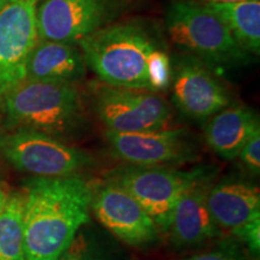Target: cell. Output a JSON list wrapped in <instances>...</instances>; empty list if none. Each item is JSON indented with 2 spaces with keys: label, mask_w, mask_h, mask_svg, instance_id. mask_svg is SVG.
Wrapping results in <instances>:
<instances>
[{
  "label": "cell",
  "mask_w": 260,
  "mask_h": 260,
  "mask_svg": "<svg viewBox=\"0 0 260 260\" xmlns=\"http://www.w3.org/2000/svg\"><path fill=\"white\" fill-rule=\"evenodd\" d=\"M211 188L209 176L194 184L181 197L172 211L170 226L171 240L178 247L195 246L219 234L207 205Z\"/></svg>",
  "instance_id": "obj_13"
},
{
  "label": "cell",
  "mask_w": 260,
  "mask_h": 260,
  "mask_svg": "<svg viewBox=\"0 0 260 260\" xmlns=\"http://www.w3.org/2000/svg\"><path fill=\"white\" fill-rule=\"evenodd\" d=\"M10 129L25 128L60 139L82 123L80 90L71 83L27 81L0 100Z\"/></svg>",
  "instance_id": "obj_3"
},
{
  "label": "cell",
  "mask_w": 260,
  "mask_h": 260,
  "mask_svg": "<svg viewBox=\"0 0 260 260\" xmlns=\"http://www.w3.org/2000/svg\"><path fill=\"white\" fill-rule=\"evenodd\" d=\"M243 165L254 175L260 172V126L256 128L243 146L239 157Z\"/></svg>",
  "instance_id": "obj_20"
},
{
  "label": "cell",
  "mask_w": 260,
  "mask_h": 260,
  "mask_svg": "<svg viewBox=\"0 0 260 260\" xmlns=\"http://www.w3.org/2000/svg\"><path fill=\"white\" fill-rule=\"evenodd\" d=\"M39 0H12L0 10V100L25 81L29 54L39 40Z\"/></svg>",
  "instance_id": "obj_9"
},
{
  "label": "cell",
  "mask_w": 260,
  "mask_h": 260,
  "mask_svg": "<svg viewBox=\"0 0 260 260\" xmlns=\"http://www.w3.org/2000/svg\"><path fill=\"white\" fill-rule=\"evenodd\" d=\"M93 188L82 177H31L25 181V260H57L89 222Z\"/></svg>",
  "instance_id": "obj_2"
},
{
  "label": "cell",
  "mask_w": 260,
  "mask_h": 260,
  "mask_svg": "<svg viewBox=\"0 0 260 260\" xmlns=\"http://www.w3.org/2000/svg\"><path fill=\"white\" fill-rule=\"evenodd\" d=\"M111 10L110 0H42L37 6L39 40L77 44L103 28Z\"/></svg>",
  "instance_id": "obj_11"
},
{
  "label": "cell",
  "mask_w": 260,
  "mask_h": 260,
  "mask_svg": "<svg viewBox=\"0 0 260 260\" xmlns=\"http://www.w3.org/2000/svg\"><path fill=\"white\" fill-rule=\"evenodd\" d=\"M87 67L107 86L159 93L170 86L169 54L138 22L100 28L77 42Z\"/></svg>",
  "instance_id": "obj_1"
},
{
  "label": "cell",
  "mask_w": 260,
  "mask_h": 260,
  "mask_svg": "<svg viewBox=\"0 0 260 260\" xmlns=\"http://www.w3.org/2000/svg\"><path fill=\"white\" fill-rule=\"evenodd\" d=\"M255 113L246 106H226L211 117L205 138L209 147L220 158L233 160L252 133L259 128Z\"/></svg>",
  "instance_id": "obj_16"
},
{
  "label": "cell",
  "mask_w": 260,
  "mask_h": 260,
  "mask_svg": "<svg viewBox=\"0 0 260 260\" xmlns=\"http://www.w3.org/2000/svg\"><path fill=\"white\" fill-rule=\"evenodd\" d=\"M233 233L246 243L253 254H259L260 249V218L236 228Z\"/></svg>",
  "instance_id": "obj_21"
},
{
  "label": "cell",
  "mask_w": 260,
  "mask_h": 260,
  "mask_svg": "<svg viewBox=\"0 0 260 260\" xmlns=\"http://www.w3.org/2000/svg\"><path fill=\"white\" fill-rule=\"evenodd\" d=\"M95 110L107 130L115 133L160 130L171 119L170 106L158 93L122 87H102Z\"/></svg>",
  "instance_id": "obj_8"
},
{
  "label": "cell",
  "mask_w": 260,
  "mask_h": 260,
  "mask_svg": "<svg viewBox=\"0 0 260 260\" xmlns=\"http://www.w3.org/2000/svg\"><path fill=\"white\" fill-rule=\"evenodd\" d=\"M12 0H0V10H2L4 6H6L9 3H11Z\"/></svg>",
  "instance_id": "obj_25"
},
{
  "label": "cell",
  "mask_w": 260,
  "mask_h": 260,
  "mask_svg": "<svg viewBox=\"0 0 260 260\" xmlns=\"http://www.w3.org/2000/svg\"><path fill=\"white\" fill-rule=\"evenodd\" d=\"M82 51L74 44L38 40L29 54L27 81L75 84L86 75Z\"/></svg>",
  "instance_id": "obj_14"
},
{
  "label": "cell",
  "mask_w": 260,
  "mask_h": 260,
  "mask_svg": "<svg viewBox=\"0 0 260 260\" xmlns=\"http://www.w3.org/2000/svg\"><path fill=\"white\" fill-rule=\"evenodd\" d=\"M165 27L177 48L213 64H239L247 52L235 40L218 15L194 0L171 3Z\"/></svg>",
  "instance_id": "obj_4"
},
{
  "label": "cell",
  "mask_w": 260,
  "mask_h": 260,
  "mask_svg": "<svg viewBox=\"0 0 260 260\" xmlns=\"http://www.w3.org/2000/svg\"><path fill=\"white\" fill-rule=\"evenodd\" d=\"M184 260H237L233 253L225 251H211L191 255Z\"/></svg>",
  "instance_id": "obj_22"
},
{
  "label": "cell",
  "mask_w": 260,
  "mask_h": 260,
  "mask_svg": "<svg viewBox=\"0 0 260 260\" xmlns=\"http://www.w3.org/2000/svg\"><path fill=\"white\" fill-rule=\"evenodd\" d=\"M83 228L75 235L57 260H104L99 243Z\"/></svg>",
  "instance_id": "obj_19"
},
{
  "label": "cell",
  "mask_w": 260,
  "mask_h": 260,
  "mask_svg": "<svg viewBox=\"0 0 260 260\" xmlns=\"http://www.w3.org/2000/svg\"><path fill=\"white\" fill-rule=\"evenodd\" d=\"M207 176L203 169L182 171L170 167L129 165L110 172L107 180L124 188L151 216L158 229L168 232L172 211L182 195Z\"/></svg>",
  "instance_id": "obj_6"
},
{
  "label": "cell",
  "mask_w": 260,
  "mask_h": 260,
  "mask_svg": "<svg viewBox=\"0 0 260 260\" xmlns=\"http://www.w3.org/2000/svg\"><path fill=\"white\" fill-rule=\"evenodd\" d=\"M194 2L200 3V4H209V3H237L247 2V0H194Z\"/></svg>",
  "instance_id": "obj_24"
},
{
  "label": "cell",
  "mask_w": 260,
  "mask_h": 260,
  "mask_svg": "<svg viewBox=\"0 0 260 260\" xmlns=\"http://www.w3.org/2000/svg\"><path fill=\"white\" fill-rule=\"evenodd\" d=\"M172 102L182 113L197 121L211 117L229 105L223 84L197 58H182L172 68Z\"/></svg>",
  "instance_id": "obj_12"
},
{
  "label": "cell",
  "mask_w": 260,
  "mask_h": 260,
  "mask_svg": "<svg viewBox=\"0 0 260 260\" xmlns=\"http://www.w3.org/2000/svg\"><path fill=\"white\" fill-rule=\"evenodd\" d=\"M0 155L34 177H68L92 167L82 149L37 130L16 128L0 134Z\"/></svg>",
  "instance_id": "obj_5"
},
{
  "label": "cell",
  "mask_w": 260,
  "mask_h": 260,
  "mask_svg": "<svg viewBox=\"0 0 260 260\" xmlns=\"http://www.w3.org/2000/svg\"><path fill=\"white\" fill-rule=\"evenodd\" d=\"M218 15L246 52L260 51V0L204 4Z\"/></svg>",
  "instance_id": "obj_17"
},
{
  "label": "cell",
  "mask_w": 260,
  "mask_h": 260,
  "mask_svg": "<svg viewBox=\"0 0 260 260\" xmlns=\"http://www.w3.org/2000/svg\"><path fill=\"white\" fill-rule=\"evenodd\" d=\"M207 205L219 228L235 230L260 218L259 188L241 180H225L210 188Z\"/></svg>",
  "instance_id": "obj_15"
},
{
  "label": "cell",
  "mask_w": 260,
  "mask_h": 260,
  "mask_svg": "<svg viewBox=\"0 0 260 260\" xmlns=\"http://www.w3.org/2000/svg\"><path fill=\"white\" fill-rule=\"evenodd\" d=\"M90 211L116 237L130 246L157 241L159 232L151 216L124 188L107 180L92 191Z\"/></svg>",
  "instance_id": "obj_10"
},
{
  "label": "cell",
  "mask_w": 260,
  "mask_h": 260,
  "mask_svg": "<svg viewBox=\"0 0 260 260\" xmlns=\"http://www.w3.org/2000/svg\"><path fill=\"white\" fill-rule=\"evenodd\" d=\"M8 199H9V195L6 194V191L2 186V183H0V212H2V210L4 209L6 203H8Z\"/></svg>",
  "instance_id": "obj_23"
},
{
  "label": "cell",
  "mask_w": 260,
  "mask_h": 260,
  "mask_svg": "<svg viewBox=\"0 0 260 260\" xmlns=\"http://www.w3.org/2000/svg\"><path fill=\"white\" fill-rule=\"evenodd\" d=\"M0 260H25L23 197L15 194L0 212Z\"/></svg>",
  "instance_id": "obj_18"
},
{
  "label": "cell",
  "mask_w": 260,
  "mask_h": 260,
  "mask_svg": "<svg viewBox=\"0 0 260 260\" xmlns=\"http://www.w3.org/2000/svg\"><path fill=\"white\" fill-rule=\"evenodd\" d=\"M112 154L129 165L168 167L197 160L198 146L186 128H164L140 133L106 130Z\"/></svg>",
  "instance_id": "obj_7"
}]
</instances>
